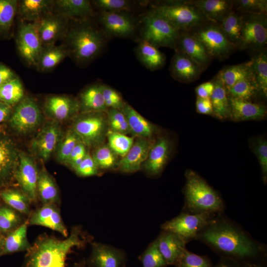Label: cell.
<instances>
[{
    "label": "cell",
    "instance_id": "19",
    "mask_svg": "<svg viewBox=\"0 0 267 267\" xmlns=\"http://www.w3.org/2000/svg\"><path fill=\"white\" fill-rule=\"evenodd\" d=\"M154 141L152 138L136 137L129 151L120 159L118 170L125 173L140 170Z\"/></svg>",
    "mask_w": 267,
    "mask_h": 267
},
{
    "label": "cell",
    "instance_id": "23",
    "mask_svg": "<svg viewBox=\"0 0 267 267\" xmlns=\"http://www.w3.org/2000/svg\"><path fill=\"white\" fill-rule=\"evenodd\" d=\"M156 240L159 250L168 265L177 267L186 249L185 242L176 233L163 230Z\"/></svg>",
    "mask_w": 267,
    "mask_h": 267
},
{
    "label": "cell",
    "instance_id": "9",
    "mask_svg": "<svg viewBox=\"0 0 267 267\" xmlns=\"http://www.w3.org/2000/svg\"><path fill=\"white\" fill-rule=\"evenodd\" d=\"M43 120L42 112L36 101L33 98L26 96L15 105L8 121L14 132L23 135L36 130Z\"/></svg>",
    "mask_w": 267,
    "mask_h": 267
},
{
    "label": "cell",
    "instance_id": "61",
    "mask_svg": "<svg viewBox=\"0 0 267 267\" xmlns=\"http://www.w3.org/2000/svg\"><path fill=\"white\" fill-rule=\"evenodd\" d=\"M5 235L0 233V256L2 255Z\"/></svg>",
    "mask_w": 267,
    "mask_h": 267
},
{
    "label": "cell",
    "instance_id": "36",
    "mask_svg": "<svg viewBox=\"0 0 267 267\" xmlns=\"http://www.w3.org/2000/svg\"><path fill=\"white\" fill-rule=\"evenodd\" d=\"M218 25L228 41L237 49L241 39V14L233 10Z\"/></svg>",
    "mask_w": 267,
    "mask_h": 267
},
{
    "label": "cell",
    "instance_id": "16",
    "mask_svg": "<svg viewBox=\"0 0 267 267\" xmlns=\"http://www.w3.org/2000/svg\"><path fill=\"white\" fill-rule=\"evenodd\" d=\"M19 152L13 140L0 131V187L5 186L14 179Z\"/></svg>",
    "mask_w": 267,
    "mask_h": 267
},
{
    "label": "cell",
    "instance_id": "41",
    "mask_svg": "<svg viewBox=\"0 0 267 267\" xmlns=\"http://www.w3.org/2000/svg\"><path fill=\"white\" fill-rule=\"evenodd\" d=\"M257 52L251 58L252 70L260 93L267 97V54L265 49Z\"/></svg>",
    "mask_w": 267,
    "mask_h": 267
},
{
    "label": "cell",
    "instance_id": "22",
    "mask_svg": "<svg viewBox=\"0 0 267 267\" xmlns=\"http://www.w3.org/2000/svg\"><path fill=\"white\" fill-rule=\"evenodd\" d=\"M229 119L235 122L261 120L267 117L265 105L250 101L229 97Z\"/></svg>",
    "mask_w": 267,
    "mask_h": 267
},
{
    "label": "cell",
    "instance_id": "26",
    "mask_svg": "<svg viewBox=\"0 0 267 267\" xmlns=\"http://www.w3.org/2000/svg\"><path fill=\"white\" fill-rule=\"evenodd\" d=\"M63 16L48 15L42 17L36 23L38 31L43 45L49 46L64 34L66 24Z\"/></svg>",
    "mask_w": 267,
    "mask_h": 267
},
{
    "label": "cell",
    "instance_id": "1",
    "mask_svg": "<svg viewBox=\"0 0 267 267\" xmlns=\"http://www.w3.org/2000/svg\"><path fill=\"white\" fill-rule=\"evenodd\" d=\"M81 229L73 227L64 239L42 235L26 252L22 267H65L72 250L85 244Z\"/></svg>",
    "mask_w": 267,
    "mask_h": 267
},
{
    "label": "cell",
    "instance_id": "37",
    "mask_svg": "<svg viewBox=\"0 0 267 267\" xmlns=\"http://www.w3.org/2000/svg\"><path fill=\"white\" fill-rule=\"evenodd\" d=\"M0 198L6 205L21 214L29 215L31 213V202L20 188L3 189L0 191Z\"/></svg>",
    "mask_w": 267,
    "mask_h": 267
},
{
    "label": "cell",
    "instance_id": "7",
    "mask_svg": "<svg viewBox=\"0 0 267 267\" xmlns=\"http://www.w3.org/2000/svg\"><path fill=\"white\" fill-rule=\"evenodd\" d=\"M142 39L155 47L174 49L180 33L168 20L151 10L143 20Z\"/></svg>",
    "mask_w": 267,
    "mask_h": 267
},
{
    "label": "cell",
    "instance_id": "43",
    "mask_svg": "<svg viewBox=\"0 0 267 267\" xmlns=\"http://www.w3.org/2000/svg\"><path fill=\"white\" fill-rule=\"evenodd\" d=\"M67 54V50L63 45L47 46L44 48L37 66L42 70L51 69L58 64Z\"/></svg>",
    "mask_w": 267,
    "mask_h": 267
},
{
    "label": "cell",
    "instance_id": "53",
    "mask_svg": "<svg viewBox=\"0 0 267 267\" xmlns=\"http://www.w3.org/2000/svg\"><path fill=\"white\" fill-rule=\"evenodd\" d=\"M101 89L107 109L113 108L121 110L125 102L121 95L116 90L105 85H101Z\"/></svg>",
    "mask_w": 267,
    "mask_h": 267
},
{
    "label": "cell",
    "instance_id": "63",
    "mask_svg": "<svg viewBox=\"0 0 267 267\" xmlns=\"http://www.w3.org/2000/svg\"><path fill=\"white\" fill-rule=\"evenodd\" d=\"M247 267H263L261 265H257L254 263L246 264Z\"/></svg>",
    "mask_w": 267,
    "mask_h": 267
},
{
    "label": "cell",
    "instance_id": "51",
    "mask_svg": "<svg viewBox=\"0 0 267 267\" xmlns=\"http://www.w3.org/2000/svg\"><path fill=\"white\" fill-rule=\"evenodd\" d=\"M233 10L240 13H258L267 14L266 0H233Z\"/></svg>",
    "mask_w": 267,
    "mask_h": 267
},
{
    "label": "cell",
    "instance_id": "62",
    "mask_svg": "<svg viewBox=\"0 0 267 267\" xmlns=\"http://www.w3.org/2000/svg\"><path fill=\"white\" fill-rule=\"evenodd\" d=\"M74 267H89L85 262H81L75 265Z\"/></svg>",
    "mask_w": 267,
    "mask_h": 267
},
{
    "label": "cell",
    "instance_id": "4",
    "mask_svg": "<svg viewBox=\"0 0 267 267\" xmlns=\"http://www.w3.org/2000/svg\"><path fill=\"white\" fill-rule=\"evenodd\" d=\"M152 11L163 17L180 32H190L208 22L191 0H169L153 7Z\"/></svg>",
    "mask_w": 267,
    "mask_h": 267
},
{
    "label": "cell",
    "instance_id": "56",
    "mask_svg": "<svg viewBox=\"0 0 267 267\" xmlns=\"http://www.w3.org/2000/svg\"><path fill=\"white\" fill-rule=\"evenodd\" d=\"M88 148L82 142L78 143L71 152L66 165L74 170L88 152Z\"/></svg>",
    "mask_w": 267,
    "mask_h": 267
},
{
    "label": "cell",
    "instance_id": "46",
    "mask_svg": "<svg viewBox=\"0 0 267 267\" xmlns=\"http://www.w3.org/2000/svg\"><path fill=\"white\" fill-rule=\"evenodd\" d=\"M107 138L108 145L120 158L125 156L132 146L135 137L108 131Z\"/></svg>",
    "mask_w": 267,
    "mask_h": 267
},
{
    "label": "cell",
    "instance_id": "49",
    "mask_svg": "<svg viewBox=\"0 0 267 267\" xmlns=\"http://www.w3.org/2000/svg\"><path fill=\"white\" fill-rule=\"evenodd\" d=\"M17 6L16 0H0V33L7 32L10 30Z\"/></svg>",
    "mask_w": 267,
    "mask_h": 267
},
{
    "label": "cell",
    "instance_id": "58",
    "mask_svg": "<svg viewBox=\"0 0 267 267\" xmlns=\"http://www.w3.org/2000/svg\"><path fill=\"white\" fill-rule=\"evenodd\" d=\"M215 88L214 80L203 83L198 86L195 89L197 97L210 98Z\"/></svg>",
    "mask_w": 267,
    "mask_h": 267
},
{
    "label": "cell",
    "instance_id": "64",
    "mask_svg": "<svg viewBox=\"0 0 267 267\" xmlns=\"http://www.w3.org/2000/svg\"><path fill=\"white\" fill-rule=\"evenodd\" d=\"M216 267H233L230 265H228L227 264H226L225 263H220L218 266H217Z\"/></svg>",
    "mask_w": 267,
    "mask_h": 267
},
{
    "label": "cell",
    "instance_id": "5",
    "mask_svg": "<svg viewBox=\"0 0 267 267\" xmlns=\"http://www.w3.org/2000/svg\"><path fill=\"white\" fill-rule=\"evenodd\" d=\"M72 120L71 128L88 148L105 142L109 130L106 112L79 113Z\"/></svg>",
    "mask_w": 267,
    "mask_h": 267
},
{
    "label": "cell",
    "instance_id": "45",
    "mask_svg": "<svg viewBox=\"0 0 267 267\" xmlns=\"http://www.w3.org/2000/svg\"><path fill=\"white\" fill-rule=\"evenodd\" d=\"M21 214L5 204H0V233L6 235L24 222Z\"/></svg>",
    "mask_w": 267,
    "mask_h": 267
},
{
    "label": "cell",
    "instance_id": "33",
    "mask_svg": "<svg viewBox=\"0 0 267 267\" xmlns=\"http://www.w3.org/2000/svg\"><path fill=\"white\" fill-rule=\"evenodd\" d=\"M215 88L210 97L214 117L222 120L229 118V102L226 89L216 75L213 79Z\"/></svg>",
    "mask_w": 267,
    "mask_h": 267
},
{
    "label": "cell",
    "instance_id": "29",
    "mask_svg": "<svg viewBox=\"0 0 267 267\" xmlns=\"http://www.w3.org/2000/svg\"><path fill=\"white\" fill-rule=\"evenodd\" d=\"M78 100L80 113L106 112L107 110L99 84L87 88L81 93Z\"/></svg>",
    "mask_w": 267,
    "mask_h": 267
},
{
    "label": "cell",
    "instance_id": "30",
    "mask_svg": "<svg viewBox=\"0 0 267 267\" xmlns=\"http://www.w3.org/2000/svg\"><path fill=\"white\" fill-rule=\"evenodd\" d=\"M38 199L42 205H58L60 196L57 184L50 174L45 169L40 170L37 184Z\"/></svg>",
    "mask_w": 267,
    "mask_h": 267
},
{
    "label": "cell",
    "instance_id": "52",
    "mask_svg": "<svg viewBox=\"0 0 267 267\" xmlns=\"http://www.w3.org/2000/svg\"><path fill=\"white\" fill-rule=\"evenodd\" d=\"M177 267H212V266L208 257L196 255L186 249Z\"/></svg>",
    "mask_w": 267,
    "mask_h": 267
},
{
    "label": "cell",
    "instance_id": "11",
    "mask_svg": "<svg viewBox=\"0 0 267 267\" xmlns=\"http://www.w3.org/2000/svg\"><path fill=\"white\" fill-rule=\"evenodd\" d=\"M212 215L181 213L164 222L161 228L176 233L186 243L197 238L199 233L214 221Z\"/></svg>",
    "mask_w": 267,
    "mask_h": 267
},
{
    "label": "cell",
    "instance_id": "3",
    "mask_svg": "<svg viewBox=\"0 0 267 267\" xmlns=\"http://www.w3.org/2000/svg\"><path fill=\"white\" fill-rule=\"evenodd\" d=\"M185 178V206L192 214H213L223 210L220 196L197 173L188 170Z\"/></svg>",
    "mask_w": 267,
    "mask_h": 267
},
{
    "label": "cell",
    "instance_id": "42",
    "mask_svg": "<svg viewBox=\"0 0 267 267\" xmlns=\"http://www.w3.org/2000/svg\"><path fill=\"white\" fill-rule=\"evenodd\" d=\"M24 94L23 85L17 77L0 86V101L11 107L23 98Z\"/></svg>",
    "mask_w": 267,
    "mask_h": 267
},
{
    "label": "cell",
    "instance_id": "39",
    "mask_svg": "<svg viewBox=\"0 0 267 267\" xmlns=\"http://www.w3.org/2000/svg\"><path fill=\"white\" fill-rule=\"evenodd\" d=\"M226 90L229 97L250 101L260 93L254 74L239 81Z\"/></svg>",
    "mask_w": 267,
    "mask_h": 267
},
{
    "label": "cell",
    "instance_id": "17",
    "mask_svg": "<svg viewBox=\"0 0 267 267\" xmlns=\"http://www.w3.org/2000/svg\"><path fill=\"white\" fill-rule=\"evenodd\" d=\"M173 146L172 141L166 136H160L154 140L142 168L149 175H160L170 157Z\"/></svg>",
    "mask_w": 267,
    "mask_h": 267
},
{
    "label": "cell",
    "instance_id": "38",
    "mask_svg": "<svg viewBox=\"0 0 267 267\" xmlns=\"http://www.w3.org/2000/svg\"><path fill=\"white\" fill-rule=\"evenodd\" d=\"M53 2L49 0H21L19 5L20 14L26 20H39L50 11Z\"/></svg>",
    "mask_w": 267,
    "mask_h": 267
},
{
    "label": "cell",
    "instance_id": "14",
    "mask_svg": "<svg viewBox=\"0 0 267 267\" xmlns=\"http://www.w3.org/2000/svg\"><path fill=\"white\" fill-rule=\"evenodd\" d=\"M17 43L18 50L22 57L28 64L37 66L44 47L36 23L21 24L18 31Z\"/></svg>",
    "mask_w": 267,
    "mask_h": 267
},
{
    "label": "cell",
    "instance_id": "28",
    "mask_svg": "<svg viewBox=\"0 0 267 267\" xmlns=\"http://www.w3.org/2000/svg\"><path fill=\"white\" fill-rule=\"evenodd\" d=\"M125 115L130 130L134 137L152 138L157 132V128L146 120L129 104L125 103L121 110Z\"/></svg>",
    "mask_w": 267,
    "mask_h": 267
},
{
    "label": "cell",
    "instance_id": "25",
    "mask_svg": "<svg viewBox=\"0 0 267 267\" xmlns=\"http://www.w3.org/2000/svg\"><path fill=\"white\" fill-rule=\"evenodd\" d=\"M175 50L186 54L204 70L212 59L202 43L189 32H180Z\"/></svg>",
    "mask_w": 267,
    "mask_h": 267
},
{
    "label": "cell",
    "instance_id": "57",
    "mask_svg": "<svg viewBox=\"0 0 267 267\" xmlns=\"http://www.w3.org/2000/svg\"><path fill=\"white\" fill-rule=\"evenodd\" d=\"M196 110L198 113L214 116L210 98L196 97Z\"/></svg>",
    "mask_w": 267,
    "mask_h": 267
},
{
    "label": "cell",
    "instance_id": "50",
    "mask_svg": "<svg viewBox=\"0 0 267 267\" xmlns=\"http://www.w3.org/2000/svg\"><path fill=\"white\" fill-rule=\"evenodd\" d=\"M106 114L109 131L126 135L131 134L127 119L121 110L108 108Z\"/></svg>",
    "mask_w": 267,
    "mask_h": 267
},
{
    "label": "cell",
    "instance_id": "40",
    "mask_svg": "<svg viewBox=\"0 0 267 267\" xmlns=\"http://www.w3.org/2000/svg\"><path fill=\"white\" fill-rule=\"evenodd\" d=\"M91 156L100 171L118 170L120 157L105 142L93 148Z\"/></svg>",
    "mask_w": 267,
    "mask_h": 267
},
{
    "label": "cell",
    "instance_id": "60",
    "mask_svg": "<svg viewBox=\"0 0 267 267\" xmlns=\"http://www.w3.org/2000/svg\"><path fill=\"white\" fill-rule=\"evenodd\" d=\"M12 111L11 106L0 101V124L8 120Z\"/></svg>",
    "mask_w": 267,
    "mask_h": 267
},
{
    "label": "cell",
    "instance_id": "31",
    "mask_svg": "<svg viewBox=\"0 0 267 267\" xmlns=\"http://www.w3.org/2000/svg\"><path fill=\"white\" fill-rule=\"evenodd\" d=\"M28 220L5 235L2 255L27 252L31 247L27 237Z\"/></svg>",
    "mask_w": 267,
    "mask_h": 267
},
{
    "label": "cell",
    "instance_id": "10",
    "mask_svg": "<svg viewBox=\"0 0 267 267\" xmlns=\"http://www.w3.org/2000/svg\"><path fill=\"white\" fill-rule=\"evenodd\" d=\"M241 17V39L238 48L256 52L265 49L267 44V14L242 13Z\"/></svg>",
    "mask_w": 267,
    "mask_h": 267
},
{
    "label": "cell",
    "instance_id": "20",
    "mask_svg": "<svg viewBox=\"0 0 267 267\" xmlns=\"http://www.w3.org/2000/svg\"><path fill=\"white\" fill-rule=\"evenodd\" d=\"M126 256L120 249L94 242L89 258V267H125Z\"/></svg>",
    "mask_w": 267,
    "mask_h": 267
},
{
    "label": "cell",
    "instance_id": "32",
    "mask_svg": "<svg viewBox=\"0 0 267 267\" xmlns=\"http://www.w3.org/2000/svg\"><path fill=\"white\" fill-rule=\"evenodd\" d=\"M136 54L141 63L152 71L162 68L166 62L164 54L143 40L140 41L137 46Z\"/></svg>",
    "mask_w": 267,
    "mask_h": 267
},
{
    "label": "cell",
    "instance_id": "27",
    "mask_svg": "<svg viewBox=\"0 0 267 267\" xmlns=\"http://www.w3.org/2000/svg\"><path fill=\"white\" fill-rule=\"evenodd\" d=\"M191 1L208 22L219 24L233 10V0H193Z\"/></svg>",
    "mask_w": 267,
    "mask_h": 267
},
{
    "label": "cell",
    "instance_id": "6",
    "mask_svg": "<svg viewBox=\"0 0 267 267\" xmlns=\"http://www.w3.org/2000/svg\"><path fill=\"white\" fill-rule=\"evenodd\" d=\"M68 39L73 55L80 62L93 59L104 44L101 35L89 26H81L72 29Z\"/></svg>",
    "mask_w": 267,
    "mask_h": 267
},
{
    "label": "cell",
    "instance_id": "59",
    "mask_svg": "<svg viewBox=\"0 0 267 267\" xmlns=\"http://www.w3.org/2000/svg\"><path fill=\"white\" fill-rule=\"evenodd\" d=\"M16 77L12 71L6 66L0 64V86Z\"/></svg>",
    "mask_w": 267,
    "mask_h": 267
},
{
    "label": "cell",
    "instance_id": "8",
    "mask_svg": "<svg viewBox=\"0 0 267 267\" xmlns=\"http://www.w3.org/2000/svg\"><path fill=\"white\" fill-rule=\"evenodd\" d=\"M189 32L202 43L212 58L222 60L237 49L228 41L218 24L206 22Z\"/></svg>",
    "mask_w": 267,
    "mask_h": 267
},
{
    "label": "cell",
    "instance_id": "35",
    "mask_svg": "<svg viewBox=\"0 0 267 267\" xmlns=\"http://www.w3.org/2000/svg\"><path fill=\"white\" fill-rule=\"evenodd\" d=\"M55 3L63 17L83 18L92 13L90 3L87 0H58Z\"/></svg>",
    "mask_w": 267,
    "mask_h": 267
},
{
    "label": "cell",
    "instance_id": "47",
    "mask_svg": "<svg viewBox=\"0 0 267 267\" xmlns=\"http://www.w3.org/2000/svg\"><path fill=\"white\" fill-rule=\"evenodd\" d=\"M142 267H166L168 264L160 252L156 239L139 257Z\"/></svg>",
    "mask_w": 267,
    "mask_h": 267
},
{
    "label": "cell",
    "instance_id": "48",
    "mask_svg": "<svg viewBox=\"0 0 267 267\" xmlns=\"http://www.w3.org/2000/svg\"><path fill=\"white\" fill-rule=\"evenodd\" d=\"M251 149L256 156L260 164L262 179L265 184L267 181V141L265 138L258 136L249 141Z\"/></svg>",
    "mask_w": 267,
    "mask_h": 267
},
{
    "label": "cell",
    "instance_id": "18",
    "mask_svg": "<svg viewBox=\"0 0 267 267\" xmlns=\"http://www.w3.org/2000/svg\"><path fill=\"white\" fill-rule=\"evenodd\" d=\"M27 219L29 225H40L57 231L64 237L69 233L62 219L59 209L55 204H44L31 213Z\"/></svg>",
    "mask_w": 267,
    "mask_h": 267
},
{
    "label": "cell",
    "instance_id": "24",
    "mask_svg": "<svg viewBox=\"0 0 267 267\" xmlns=\"http://www.w3.org/2000/svg\"><path fill=\"white\" fill-rule=\"evenodd\" d=\"M100 20L105 31L112 36L126 37L135 30L133 19L123 12L102 11Z\"/></svg>",
    "mask_w": 267,
    "mask_h": 267
},
{
    "label": "cell",
    "instance_id": "54",
    "mask_svg": "<svg viewBox=\"0 0 267 267\" xmlns=\"http://www.w3.org/2000/svg\"><path fill=\"white\" fill-rule=\"evenodd\" d=\"M74 171L78 176L82 177L97 176L100 174V171L97 166L89 151L82 161Z\"/></svg>",
    "mask_w": 267,
    "mask_h": 267
},
{
    "label": "cell",
    "instance_id": "34",
    "mask_svg": "<svg viewBox=\"0 0 267 267\" xmlns=\"http://www.w3.org/2000/svg\"><path fill=\"white\" fill-rule=\"evenodd\" d=\"M251 59L247 62L224 67L217 76L227 89L239 81L253 74Z\"/></svg>",
    "mask_w": 267,
    "mask_h": 267
},
{
    "label": "cell",
    "instance_id": "15",
    "mask_svg": "<svg viewBox=\"0 0 267 267\" xmlns=\"http://www.w3.org/2000/svg\"><path fill=\"white\" fill-rule=\"evenodd\" d=\"M43 110L49 120L60 124L73 120L80 113V103L73 97L53 95L46 99Z\"/></svg>",
    "mask_w": 267,
    "mask_h": 267
},
{
    "label": "cell",
    "instance_id": "21",
    "mask_svg": "<svg viewBox=\"0 0 267 267\" xmlns=\"http://www.w3.org/2000/svg\"><path fill=\"white\" fill-rule=\"evenodd\" d=\"M204 70L188 55L175 50L170 67L171 75L175 80L189 84L197 80Z\"/></svg>",
    "mask_w": 267,
    "mask_h": 267
},
{
    "label": "cell",
    "instance_id": "13",
    "mask_svg": "<svg viewBox=\"0 0 267 267\" xmlns=\"http://www.w3.org/2000/svg\"><path fill=\"white\" fill-rule=\"evenodd\" d=\"M39 171L33 159L25 153L20 151L14 179L31 203L37 202L38 199L37 184Z\"/></svg>",
    "mask_w": 267,
    "mask_h": 267
},
{
    "label": "cell",
    "instance_id": "12",
    "mask_svg": "<svg viewBox=\"0 0 267 267\" xmlns=\"http://www.w3.org/2000/svg\"><path fill=\"white\" fill-rule=\"evenodd\" d=\"M63 134L60 124L48 120L32 140V152L43 161H47L55 152Z\"/></svg>",
    "mask_w": 267,
    "mask_h": 267
},
{
    "label": "cell",
    "instance_id": "44",
    "mask_svg": "<svg viewBox=\"0 0 267 267\" xmlns=\"http://www.w3.org/2000/svg\"><path fill=\"white\" fill-rule=\"evenodd\" d=\"M80 142L78 135L71 128L69 129L63 133L55 151L57 160L66 165L73 149Z\"/></svg>",
    "mask_w": 267,
    "mask_h": 267
},
{
    "label": "cell",
    "instance_id": "2",
    "mask_svg": "<svg viewBox=\"0 0 267 267\" xmlns=\"http://www.w3.org/2000/svg\"><path fill=\"white\" fill-rule=\"evenodd\" d=\"M199 238L219 252L237 260L257 257L260 248L240 230L214 220L198 234Z\"/></svg>",
    "mask_w": 267,
    "mask_h": 267
},
{
    "label": "cell",
    "instance_id": "55",
    "mask_svg": "<svg viewBox=\"0 0 267 267\" xmlns=\"http://www.w3.org/2000/svg\"><path fill=\"white\" fill-rule=\"evenodd\" d=\"M94 3L103 11L108 12H123L132 6L131 2L125 0H97Z\"/></svg>",
    "mask_w": 267,
    "mask_h": 267
}]
</instances>
